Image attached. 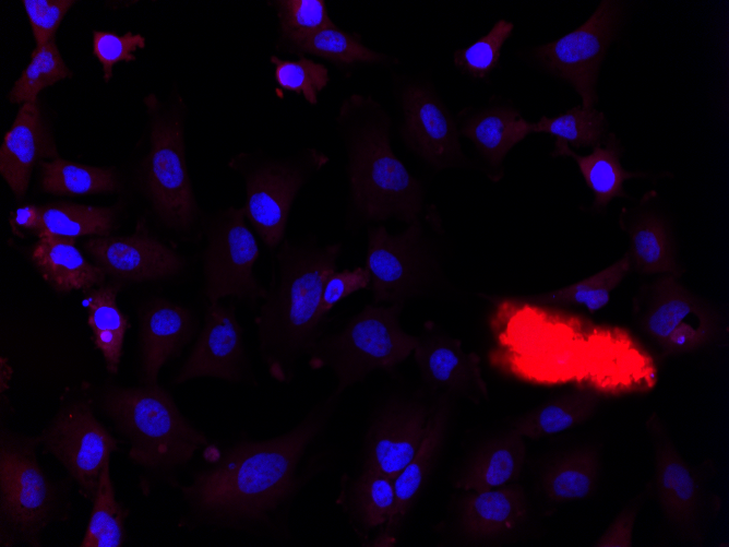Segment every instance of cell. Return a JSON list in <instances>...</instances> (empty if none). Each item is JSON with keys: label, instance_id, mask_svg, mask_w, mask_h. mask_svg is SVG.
<instances>
[{"label": "cell", "instance_id": "32", "mask_svg": "<svg viewBox=\"0 0 729 547\" xmlns=\"http://www.w3.org/2000/svg\"><path fill=\"white\" fill-rule=\"evenodd\" d=\"M39 207L37 236L56 235L69 238L81 236H108L115 212L110 207H98L77 203H48Z\"/></svg>", "mask_w": 729, "mask_h": 547}, {"label": "cell", "instance_id": "4", "mask_svg": "<svg viewBox=\"0 0 729 547\" xmlns=\"http://www.w3.org/2000/svg\"><path fill=\"white\" fill-rule=\"evenodd\" d=\"M100 407L129 443V459L147 473L171 477L208 445L158 384L107 389Z\"/></svg>", "mask_w": 729, "mask_h": 547}, {"label": "cell", "instance_id": "10", "mask_svg": "<svg viewBox=\"0 0 729 547\" xmlns=\"http://www.w3.org/2000/svg\"><path fill=\"white\" fill-rule=\"evenodd\" d=\"M146 182L163 223L175 230L188 231L196 218L198 204L186 165L179 112L158 116L153 121Z\"/></svg>", "mask_w": 729, "mask_h": 547}, {"label": "cell", "instance_id": "34", "mask_svg": "<svg viewBox=\"0 0 729 547\" xmlns=\"http://www.w3.org/2000/svg\"><path fill=\"white\" fill-rule=\"evenodd\" d=\"M632 266L644 274L678 275L670 237L664 222L653 214H644L629 228Z\"/></svg>", "mask_w": 729, "mask_h": 547}, {"label": "cell", "instance_id": "1", "mask_svg": "<svg viewBox=\"0 0 729 547\" xmlns=\"http://www.w3.org/2000/svg\"><path fill=\"white\" fill-rule=\"evenodd\" d=\"M332 399L276 437L234 444L181 486L182 526L235 528L276 538L289 534L288 516L311 477L303 457L330 417Z\"/></svg>", "mask_w": 729, "mask_h": 547}, {"label": "cell", "instance_id": "29", "mask_svg": "<svg viewBox=\"0 0 729 547\" xmlns=\"http://www.w3.org/2000/svg\"><path fill=\"white\" fill-rule=\"evenodd\" d=\"M598 401L590 391L562 395L518 418L512 430L531 439L565 431L589 418Z\"/></svg>", "mask_w": 729, "mask_h": 547}, {"label": "cell", "instance_id": "39", "mask_svg": "<svg viewBox=\"0 0 729 547\" xmlns=\"http://www.w3.org/2000/svg\"><path fill=\"white\" fill-rule=\"evenodd\" d=\"M605 127L602 112L593 107L576 106L552 118L542 116L539 121L530 123V132H546L555 136V141L581 147L596 145Z\"/></svg>", "mask_w": 729, "mask_h": 547}, {"label": "cell", "instance_id": "33", "mask_svg": "<svg viewBox=\"0 0 729 547\" xmlns=\"http://www.w3.org/2000/svg\"><path fill=\"white\" fill-rule=\"evenodd\" d=\"M40 185L55 195H91L117 188L115 171L55 158L40 163Z\"/></svg>", "mask_w": 729, "mask_h": 547}, {"label": "cell", "instance_id": "30", "mask_svg": "<svg viewBox=\"0 0 729 547\" xmlns=\"http://www.w3.org/2000/svg\"><path fill=\"white\" fill-rule=\"evenodd\" d=\"M394 502V479L368 467L348 485L343 500L350 518L366 532L385 526Z\"/></svg>", "mask_w": 729, "mask_h": 547}, {"label": "cell", "instance_id": "16", "mask_svg": "<svg viewBox=\"0 0 729 547\" xmlns=\"http://www.w3.org/2000/svg\"><path fill=\"white\" fill-rule=\"evenodd\" d=\"M431 412L416 402H389L368 430L363 467L395 479L419 450Z\"/></svg>", "mask_w": 729, "mask_h": 547}, {"label": "cell", "instance_id": "18", "mask_svg": "<svg viewBox=\"0 0 729 547\" xmlns=\"http://www.w3.org/2000/svg\"><path fill=\"white\" fill-rule=\"evenodd\" d=\"M647 425L654 435L656 490L661 509L672 524L696 540L705 503L701 483L665 435L659 421L650 417Z\"/></svg>", "mask_w": 729, "mask_h": 547}, {"label": "cell", "instance_id": "23", "mask_svg": "<svg viewBox=\"0 0 729 547\" xmlns=\"http://www.w3.org/2000/svg\"><path fill=\"white\" fill-rule=\"evenodd\" d=\"M526 499L523 489L505 485L495 489L469 492L462 507V525L474 538H489L509 533L525 520Z\"/></svg>", "mask_w": 729, "mask_h": 547}, {"label": "cell", "instance_id": "14", "mask_svg": "<svg viewBox=\"0 0 729 547\" xmlns=\"http://www.w3.org/2000/svg\"><path fill=\"white\" fill-rule=\"evenodd\" d=\"M204 377L230 382L255 381L244 349L243 330L231 305L208 304L203 328L175 383Z\"/></svg>", "mask_w": 729, "mask_h": 547}, {"label": "cell", "instance_id": "28", "mask_svg": "<svg viewBox=\"0 0 729 547\" xmlns=\"http://www.w3.org/2000/svg\"><path fill=\"white\" fill-rule=\"evenodd\" d=\"M553 156H571L578 165L587 186L595 195L594 207L606 206L613 198L625 197L623 183L637 176L628 173L620 163V148L617 138L611 133L605 145H595L591 154L581 156L572 152L564 142L555 141Z\"/></svg>", "mask_w": 729, "mask_h": 547}, {"label": "cell", "instance_id": "27", "mask_svg": "<svg viewBox=\"0 0 729 547\" xmlns=\"http://www.w3.org/2000/svg\"><path fill=\"white\" fill-rule=\"evenodd\" d=\"M446 420L447 406L445 402H442L431 412L427 435L416 455L394 479L395 502L384 526L385 535L397 528L423 486L433 457L441 447Z\"/></svg>", "mask_w": 729, "mask_h": 547}, {"label": "cell", "instance_id": "7", "mask_svg": "<svg viewBox=\"0 0 729 547\" xmlns=\"http://www.w3.org/2000/svg\"><path fill=\"white\" fill-rule=\"evenodd\" d=\"M327 163L328 157L314 147L282 157L242 153L230 160V167L246 182V218L270 251L274 252L286 238L298 193Z\"/></svg>", "mask_w": 729, "mask_h": 547}, {"label": "cell", "instance_id": "46", "mask_svg": "<svg viewBox=\"0 0 729 547\" xmlns=\"http://www.w3.org/2000/svg\"><path fill=\"white\" fill-rule=\"evenodd\" d=\"M636 510L635 506H630L623 510L594 546L630 547L632 545V530Z\"/></svg>", "mask_w": 729, "mask_h": 547}, {"label": "cell", "instance_id": "35", "mask_svg": "<svg viewBox=\"0 0 729 547\" xmlns=\"http://www.w3.org/2000/svg\"><path fill=\"white\" fill-rule=\"evenodd\" d=\"M280 47L290 53L313 55L342 66L381 63L386 59L385 55L361 44L356 35L336 26L320 29Z\"/></svg>", "mask_w": 729, "mask_h": 547}, {"label": "cell", "instance_id": "31", "mask_svg": "<svg viewBox=\"0 0 729 547\" xmlns=\"http://www.w3.org/2000/svg\"><path fill=\"white\" fill-rule=\"evenodd\" d=\"M631 267L632 261L628 252L613 264L577 283L522 299L538 305L585 306L590 312H595L609 302L612 290L620 285Z\"/></svg>", "mask_w": 729, "mask_h": 547}, {"label": "cell", "instance_id": "25", "mask_svg": "<svg viewBox=\"0 0 729 547\" xmlns=\"http://www.w3.org/2000/svg\"><path fill=\"white\" fill-rule=\"evenodd\" d=\"M458 130L493 166L501 164L507 152L531 133L530 123L517 110L506 107L488 108L466 117Z\"/></svg>", "mask_w": 729, "mask_h": 547}, {"label": "cell", "instance_id": "24", "mask_svg": "<svg viewBox=\"0 0 729 547\" xmlns=\"http://www.w3.org/2000/svg\"><path fill=\"white\" fill-rule=\"evenodd\" d=\"M524 437L515 431L486 444L456 480L467 492L495 489L515 481L525 460Z\"/></svg>", "mask_w": 729, "mask_h": 547}, {"label": "cell", "instance_id": "5", "mask_svg": "<svg viewBox=\"0 0 729 547\" xmlns=\"http://www.w3.org/2000/svg\"><path fill=\"white\" fill-rule=\"evenodd\" d=\"M404 305H368L335 334L319 337L308 355L310 368L328 367L339 395L379 369H392L413 354L418 336L405 332L399 317Z\"/></svg>", "mask_w": 729, "mask_h": 547}, {"label": "cell", "instance_id": "22", "mask_svg": "<svg viewBox=\"0 0 729 547\" xmlns=\"http://www.w3.org/2000/svg\"><path fill=\"white\" fill-rule=\"evenodd\" d=\"M32 261L41 277L58 293L86 292L105 283V272L86 260L75 238L43 235L32 248Z\"/></svg>", "mask_w": 729, "mask_h": 547}, {"label": "cell", "instance_id": "44", "mask_svg": "<svg viewBox=\"0 0 729 547\" xmlns=\"http://www.w3.org/2000/svg\"><path fill=\"white\" fill-rule=\"evenodd\" d=\"M23 5L28 16L36 47L55 39V33L61 21L75 3L73 0H24Z\"/></svg>", "mask_w": 729, "mask_h": 547}, {"label": "cell", "instance_id": "42", "mask_svg": "<svg viewBox=\"0 0 729 547\" xmlns=\"http://www.w3.org/2000/svg\"><path fill=\"white\" fill-rule=\"evenodd\" d=\"M514 28L506 20L498 21L489 33L466 48L454 52L455 67L463 73L483 79L498 66L501 48Z\"/></svg>", "mask_w": 729, "mask_h": 547}, {"label": "cell", "instance_id": "9", "mask_svg": "<svg viewBox=\"0 0 729 547\" xmlns=\"http://www.w3.org/2000/svg\"><path fill=\"white\" fill-rule=\"evenodd\" d=\"M92 403L86 396L64 397L38 436L45 451L61 463L80 494L91 501L105 462L118 449L117 439L98 420Z\"/></svg>", "mask_w": 729, "mask_h": 547}, {"label": "cell", "instance_id": "21", "mask_svg": "<svg viewBox=\"0 0 729 547\" xmlns=\"http://www.w3.org/2000/svg\"><path fill=\"white\" fill-rule=\"evenodd\" d=\"M55 155L37 103L23 104L0 148V173L17 199L25 195L35 164Z\"/></svg>", "mask_w": 729, "mask_h": 547}, {"label": "cell", "instance_id": "11", "mask_svg": "<svg viewBox=\"0 0 729 547\" xmlns=\"http://www.w3.org/2000/svg\"><path fill=\"white\" fill-rule=\"evenodd\" d=\"M619 14L617 2L602 1L582 26L536 49L539 60L552 73L574 86L585 108L596 103L597 72L614 35Z\"/></svg>", "mask_w": 729, "mask_h": 547}, {"label": "cell", "instance_id": "26", "mask_svg": "<svg viewBox=\"0 0 729 547\" xmlns=\"http://www.w3.org/2000/svg\"><path fill=\"white\" fill-rule=\"evenodd\" d=\"M119 289L120 284L117 282L103 284L86 290L84 297L93 343L101 353L106 369L111 374L118 372L124 335L130 328L128 318L117 306Z\"/></svg>", "mask_w": 729, "mask_h": 547}, {"label": "cell", "instance_id": "19", "mask_svg": "<svg viewBox=\"0 0 729 547\" xmlns=\"http://www.w3.org/2000/svg\"><path fill=\"white\" fill-rule=\"evenodd\" d=\"M413 354L423 380L432 389L475 401L487 396L479 357L466 353L461 341L437 332L432 323L425 325Z\"/></svg>", "mask_w": 729, "mask_h": 547}, {"label": "cell", "instance_id": "12", "mask_svg": "<svg viewBox=\"0 0 729 547\" xmlns=\"http://www.w3.org/2000/svg\"><path fill=\"white\" fill-rule=\"evenodd\" d=\"M422 228L419 221L399 234L385 226L368 230L366 267L374 305H404L417 295L425 277Z\"/></svg>", "mask_w": 729, "mask_h": 547}, {"label": "cell", "instance_id": "38", "mask_svg": "<svg viewBox=\"0 0 729 547\" xmlns=\"http://www.w3.org/2000/svg\"><path fill=\"white\" fill-rule=\"evenodd\" d=\"M71 76L55 39L40 48H35L31 61L14 82L9 99L15 104L37 103V95L45 87Z\"/></svg>", "mask_w": 729, "mask_h": 547}, {"label": "cell", "instance_id": "13", "mask_svg": "<svg viewBox=\"0 0 729 547\" xmlns=\"http://www.w3.org/2000/svg\"><path fill=\"white\" fill-rule=\"evenodd\" d=\"M660 278L648 290L641 321L644 331L668 353H684L706 344L715 332L714 316L677 281Z\"/></svg>", "mask_w": 729, "mask_h": 547}, {"label": "cell", "instance_id": "36", "mask_svg": "<svg viewBox=\"0 0 729 547\" xmlns=\"http://www.w3.org/2000/svg\"><path fill=\"white\" fill-rule=\"evenodd\" d=\"M109 464L110 459L105 462L100 473L81 547H120L123 544L124 521L129 511L116 499Z\"/></svg>", "mask_w": 729, "mask_h": 547}, {"label": "cell", "instance_id": "8", "mask_svg": "<svg viewBox=\"0 0 729 547\" xmlns=\"http://www.w3.org/2000/svg\"><path fill=\"white\" fill-rule=\"evenodd\" d=\"M242 207H228L211 222L203 255L204 292L208 304L225 297L256 304L266 287L254 273L260 247Z\"/></svg>", "mask_w": 729, "mask_h": 547}, {"label": "cell", "instance_id": "45", "mask_svg": "<svg viewBox=\"0 0 729 547\" xmlns=\"http://www.w3.org/2000/svg\"><path fill=\"white\" fill-rule=\"evenodd\" d=\"M370 273L366 266L354 270L334 271L326 280L320 306V316L324 320L326 314L340 300L349 295L370 286Z\"/></svg>", "mask_w": 729, "mask_h": 547}, {"label": "cell", "instance_id": "47", "mask_svg": "<svg viewBox=\"0 0 729 547\" xmlns=\"http://www.w3.org/2000/svg\"><path fill=\"white\" fill-rule=\"evenodd\" d=\"M14 229H24L37 235L39 227V207L36 205H26L17 209L11 219Z\"/></svg>", "mask_w": 729, "mask_h": 547}, {"label": "cell", "instance_id": "48", "mask_svg": "<svg viewBox=\"0 0 729 547\" xmlns=\"http://www.w3.org/2000/svg\"><path fill=\"white\" fill-rule=\"evenodd\" d=\"M12 369L8 364V360L2 357L1 358V392H3L5 389H8V385H5V381L8 382L11 378Z\"/></svg>", "mask_w": 729, "mask_h": 547}, {"label": "cell", "instance_id": "43", "mask_svg": "<svg viewBox=\"0 0 729 547\" xmlns=\"http://www.w3.org/2000/svg\"><path fill=\"white\" fill-rule=\"evenodd\" d=\"M145 47V38L140 34L131 32L117 35L111 32H93V52L103 67L104 80L109 82L112 78L113 67L120 61H133L136 49Z\"/></svg>", "mask_w": 729, "mask_h": 547}, {"label": "cell", "instance_id": "37", "mask_svg": "<svg viewBox=\"0 0 729 547\" xmlns=\"http://www.w3.org/2000/svg\"><path fill=\"white\" fill-rule=\"evenodd\" d=\"M598 461L591 451H576L555 461L543 475L542 487L554 502L588 497L597 481Z\"/></svg>", "mask_w": 729, "mask_h": 547}, {"label": "cell", "instance_id": "17", "mask_svg": "<svg viewBox=\"0 0 729 547\" xmlns=\"http://www.w3.org/2000/svg\"><path fill=\"white\" fill-rule=\"evenodd\" d=\"M106 275L128 281H156L179 274L184 259L144 233L126 237L95 236L84 243Z\"/></svg>", "mask_w": 729, "mask_h": 547}, {"label": "cell", "instance_id": "15", "mask_svg": "<svg viewBox=\"0 0 729 547\" xmlns=\"http://www.w3.org/2000/svg\"><path fill=\"white\" fill-rule=\"evenodd\" d=\"M404 122L401 129L407 146L438 169L466 163L455 119L438 95L422 84H409L402 92Z\"/></svg>", "mask_w": 729, "mask_h": 547}, {"label": "cell", "instance_id": "41", "mask_svg": "<svg viewBox=\"0 0 729 547\" xmlns=\"http://www.w3.org/2000/svg\"><path fill=\"white\" fill-rule=\"evenodd\" d=\"M274 79L279 90L302 95L311 105L318 103L319 93L328 84V70L322 63L304 56L296 60L272 56Z\"/></svg>", "mask_w": 729, "mask_h": 547}, {"label": "cell", "instance_id": "20", "mask_svg": "<svg viewBox=\"0 0 729 547\" xmlns=\"http://www.w3.org/2000/svg\"><path fill=\"white\" fill-rule=\"evenodd\" d=\"M194 332L192 312L176 302L157 299L141 313V365L146 384H157L162 367L179 355Z\"/></svg>", "mask_w": 729, "mask_h": 547}, {"label": "cell", "instance_id": "3", "mask_svg": "<svg viewBox=\"0 0 729 547\" xmlns=\"http://www.w3.org/2000/svg\"><path fill=\"white\" fill-rule=\"evenodd\" d=\"M347 154L350 202L364 222L419 221L423 195L419 181L393 152L391 117L372 97L352 94L336 117Z\"/></svg>", "mask_w": 729, "mask_h": 547}, {"label": "cell", "instance_id": "6", "mask_svg": "<svg viewBox=\"0 0 729 547\" xmlns=\"http://www.w3.org/2000/svg\"><path fill=\"white\" fill-rule=\"evenodd\" d=\"M38 437L1 430L0 543L2 546L40 545V534L61 516L62 497L40 467Z\"/></svg>", "mask_w": 729, "mask_h": 547}, {"label": "cell", "instance_id": "2", "mask_svg": "<svg viewBox=\"0 0 729 547\" xmlns=\"http://www.w3.org/2000/svg\"><path fill=\"white\" fill-rule=\"evenodd\" d=\"M339 242L285 238L274 253L273 277L255 317L259 354L268 374L288 384L319 340L321 296L336 271Z\"/></svg>", "mask_w": 729, "mask_h": 547}, {"label": "cell", "instance_id": "40", "mask_svg": "<svg viewBox=\"0 0 729 547\" xmlns=\"http://www.w3.org/2000/svg\"><path fill=\"white\" fill-rule=\"evenodd\" d=\"M268 4L275 9L278 20L280 35L277 47L336 26L323 0H275Z\"/></svg>", "mask_w": 729, "mask_h": 547}]
</instances>
